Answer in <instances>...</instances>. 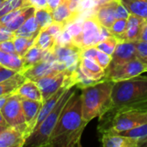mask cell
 <instances>
[{
	"label": "cell",
	"mask_w": 147,
	"mask_h": 147,
	"mask_svg": "<svg viewBox=\"0 0 147 147\" xmlns=\"http://www.w3.org/2000/svg\"><path fill=\"white\" fill-rule=\"evenodd\" d=\"M78 88L65 103L52 132L48 147H80L87 122L83 118L81 92Z\"/></svg>",
	"instance_id": "6da1fadb"
},
{
	"label": "cell",
	"mask_w": 147,
	"mask_h": 147,
	"mask_svg": "<svg viewBox=\"0 0 147 147\" xmlns=\"http://www.w3.org/2000/svg\"><path fill=\"white\" fill-rule=\"evenodd\" d=\"M126 108L147 109V77L139 75L114 83L111 104L107 110L115 111Z\"/></svg>",
	"instance_id": "7a4b0ae2"
},
{
	"label": "cell",
	"mask_w": 147,
	"mask_h": 147,
	"mask_svg": "<svg viewBox=\"0 0 147 147\" xmlns=\"http://www.w3.org/2000/svg\"><path fill=\"white\" fill-rule=\"evenodd\" d=\"M114 83L111 79L103 78L81 89L83 118L87 122L99 117L110 107Z\"/></svg>",
	"instance_id": "3957f363"
},
{
	"label": "cell",
	"mask_w": 147,
	"mask_h": 147,
	"mask_svg": "<svg viewBox=\"0 0 147 147\" xmlns=\"http://www.w3.org/2000/svg\"><path fill=\"white\" fill-rule=\"evenodd\" d=\"M147 122V109L126 108L115 111L106 110L99 116V134H119Z\"/></svg>",
	"instance_id": "277c9868"
},
{
	"label": "cell",
	"mask_w": 147,
	"mask_h": 147,
	"mask_svg": "<svg viewBox=\"0 0 147 147\" xmlns=\"http://www.w3.org/2000/svg\"><path fill=\"white\" fill-rule=\"evenodd\" d=\"M77 89V86H73L65 90L49 115L26 139L23 147H48L50 136L59 120L60 113Z\"/></svg>",
	"instance_id": "5b68a950"
},
{
	"label": "cell",
	"mask_w": 147,
	"mask_h": 147,
	"mask_svg": "<svg viewBox=\"0 0 147 147\" xmlns=\"http://www.w3.org/2000/svg\"><path fill=\"white\" fill-rule=\"evenodd\" d=\"M102 29L103 27L100 25L95 16L88 18L82 24L81 33L72 37V43L80 49L96 46L102 40Z\"/></svg>",
	"instance_id": "8992f818"
},
{
	"label": "cell",
	"mask_w": 147,
	"mask_h": 147,
	"mask_svg": "<svg viewBox=\"0 0 147 147\" xmlns=\"http://www.w3.org/2000/svg\"><path fill=\"white\" fill-rule=\"evenodd\" d=\"M144 72H147V65L135 58L114 68L109 72H106L104 78L111 79L114 82H117L129 79L131 78L141 75Z\"/></svg>",
	"instance_id": "52a82bcc"
},
{
	"label": "cell",
	"mask_w": 147,
	"mask_h": 147,
	"mask_svg": "<svg viewBox=\"0 0 147 147\" xmlns=\"http://www.w3.org/2000/svg\"><path fill=\"white\" fill-rule=\"evenodd\" d=\"M70 73L67 70L53 71L35 81L40 90L43 102L53 95L59 88L64 86L65 78Z\"/></svg>",
	"instance_id": "ba28073f"
},
{
	"label": "cell",
	"mask_w": 147,
	"mask_h": 147,
	"mask_svg": "<svg viewBox=\"0 0 147 147\" xmlns=\"http://www.w3.org/2000/svg\"><path fill=\"white\" fill-rule=\"evenodd\" d=\"M0 111L6 122L10 127H17L27 124L22 107L21 98L15 93L9 96Z\"/></svg>",
	"instance_id": "9c48e42d"
},
{
	"label": "cell",
	"mask_w": 147,
	"mask_h": 147,
	"mask_svg": "<svg viewBox=\"0 0 147 147\" xmlns=\"http://www.w3.org/2000/svg\"><path fill=\"white\" fill-rule=\"evenodd\" d=\"M111 57V62L105 69V73L136 58V47L134 41H119Z\"/></svg>",
	"instance_id": "30bf717a"
},
{
	"label": "cell",
	"mask_w": 147,
	"mask_h": 147,
	"mask_svg": "<svg viewBox=\"0 0 147 147\" xmlns=\"http://www.w3.org/2000/svg\"><path fill=\"white\" fill-rule=\"evenodd\" d=\"M28 125L9 126L0 133V147H23L27 134Z\"/></svg>",
	"instance_id": "8fae6325"
},
{
	"label": "cell",
	"mask_w": 147,
	"mask_h": 147,
	"mask_svg": "<svg viewBox=\"0 0 147 147\" xmlns=\"http://www.w3.org/2000/svg\"><path fill=\"white\" fill-rule=\"evenodd\" d=\"M20 98H21V102H22V107L23 113H24V116H25V121L28 125L27 134L28 137L34 127L35 121H36L38 114L41 109L43 102L30 100V99L21 97V96Z\"/></svg>",
	"instance_id": "7c38bea8"
},
{
	"label": "cell",
	"mask_w": 147,
	"mask_h": 147,
	"mask_svg": "<svg viewBox=\"0 0 147 147\" xmlns=\"http://www.w3.org/2000/svg\"><path fill=\"white\" fill-rule=\"evenodd\" d=\"M120 1V0H119ZM119 1H113L99 4L98 9L95 16L101 26L109 29L115 22L116 18V6Z\"/></svg>",
	"instance_id": "4fadbf2b"
},
{
	"label": "cell",
	"mask_w": 147,
	"mask_h": 147,
	"mask_svg": "<svg viewBox=\"0 0 147 147\" xmlns=\"http://www.w3.org/2000/svg\"><path fill=\"white\" fill-rule=\"evenodd\" d=\"M147 20L130 14L128 18H127V29L125 33L121 35L120 38V41H136L140 40V33L143 25Z\"/></svg>",
	"instance_id": "5bb4252c"
},
{
	"label": "cell",
	"mask_w": 147,
	"mask_h": 147,
	"mask_svg": "<svg viewBox=\"0 0 147 147\" xmlns=\"http://www.w3.org/2000/svg\"><path fill=\"white\" fill-rule=\"evenodd\" d=\"M53 19L54 22L60 23L66 27V25L78 17L79 12H74L69 6V0H61L60 3L52 10Z\"/></svg>",
	"instance_id": "9a60e30c"
},
{
	"label": "cell",
	"mask_w": 147,
	"mask_h": 147,
	"mask_svg": "<svg viewBox=\"0 0 147 147\" xmlns=\"http://www.w3.org/2000/svg\"><path fill=\"white\" fill-rule=\"evenodd\" d=\"M101 142L103 147H137L138 140L116 134H102Z\"/></svg>",
	"instance_id": "2e32d148"
},
{
	"label": "cell",
	"mask_w": 147,
	"mask_h": 147,
	"mask_svg": "<svg viewBox=\"0 0 147 147\" xmlns=\"http://www.w3.org/2000/svg\"><path fill=\"white\" fill-rule=\"evenodd\" d=\"M53 60L54 59H42L40 62L34 65L31 68L24 71L22 74L26 78L35 82L41 77L54 71Z\"/></svg>",
	"instance_id": "e0dca14e"
},
{
	"label": "cell",
	"mask_w": 147,
	"mask_h": 147,
	"mask_svg": "<svg viewBox=\"0 0 147 147\" xmlns=\"http://www.w3.org/2000/svg\"><path fill=\"white\" fill-rule=\"evenodd\" d=\"M79 67L85 76L93 80L99 81L105 77V71L94 59L80 58Z\"/></svg>",
	"instance_id": "ac0fdd59"
},
{
	"label": "cell",
	"mask_w": 147,
	"mask_h": 147,
	"mask_svg": "<svg viewBox=\"0 0 147 147\" xmlns=\"http://www.w3.org/2000/svg\"><path fill=\"white\" fill-rule=\"evenodd\" d=\"M14 93L23 98L43 102L42 95L37 84L28 78L16 89Z\"/></svg>",
	"instance_id": "d6986e66"
},
{
	"label": "cell",
	"mask_w": 147,
	"mask_h": 147,
	"mask_svg": "<svg viewBox=\"0 0 147 147\" xmlns=\"http://www.w3.org/2000/svg\"><path fill=\"white\" fill-rule=\"evenodd\" d=\"M46 52L40 49L38 46L35 44L32 46L27 53L22 57V65H23V70L21 73H22L24 71L31 68L34 65L40 62L42 59H44Z\"/></svg>",
	"instance_id": "ffe728a7"
},
{
	"label": "cell",
	"mask_w": 147,
	"mask_h": 147,
	"mask_svg": "<svg viewBox=\"0 0 147 147\" xmlns=\"http://www.w3.org/2000/svg\"><path fill=\"white\" fill-rule=\"evenodd\" d=\"M35 8L32 5H28L23 8L21 13H19L17 16H16L11 21L9 22L3 24L8 30L10 32H16L31 16L34 15Z\"/></svg>",
	"instance_id": "44dd1931"
},
{
	"label": "cell",
	"mask_w": 147,
	"mask_h": 147,
	"mask_svg": "<svg viewBox=\"0 0 147 147\" xmlns=\"http://www.w3.org/2000/svg\"><path fill=\"white\" fill-rule=\"evenodd\" d=\"M0 65L18 72H22L23 70L22 58L16 53H11L0 51Z\"/></svg>",
	"instance_id": "7402d4cb"
},
{
	"label": "cell",
	"mask_w": 147,
	"mask_h": 147,
	"mask_svg": "<svg viewBox=\"0 0 147 147\" xmlns=\"http://www.w3.org/2000/svg\"><path fill=\"white\" fill-rule=\"evenodd\" d=\"M40 31L38 22L34 15L31 16L16 32V36L25 37H36Z\"/></svg>",
	"instance_id": "603a6c76"
},
{
	"label": "cell",
	"mask_w": 147,
	"mask_h": 147,
	"mask_svg": "<svg viewBox=\"0 0 147 147\" xmlns=\"http://www.w3.org/2000/svg\"><path fill=\"white\" fill-rule=\"evenodd\" d=\"M25 76L18 72L12 78L0 83V96L9 94H13L16 89L26 80Z\"/></svg>",
	"instance_id": "cb8c5ba5"
},
{
	"label": "cell",
	"mask_w": 147,
	"mask_h": 147,
	"mask_svg": "<svg viewBox=\"0 0 147 147\" xmlns=\"http://www.w3.org/2000/svg\"><path fill=\"white\" fill-rule=\"evenodd\" d=\"M130 14L147 20V0H120Z\"/></svg>",
	"instance_id": "d4e9b609"
},
{
	"label": "cell",
	"mask_w": 147,
	"mask_h": 147,
	"mask_svg": "<svg viewBox=\"0 0 147 147\" xmlns=\"http://www.w3.org/2000/svg\"><path fill=\"white\" fill-rule=\"evenodd\" d=\"M35 45L45 52L53 53L56 45V38L52 35L47 28L40 29L39 34L36 37Z\"/></svg>",
	"instance_id": "484cf974"
},
{
	"label": "cell",
	"mask_w": 147,
	"mask_h": 147,
	"mask_svg": "<svg viewBox=\"0 0 147 147\" xmlns=\"http://www.w3.org/2000/svg\"><path fill=\"white\" fill-rule=\"evenodd\" d=\"M37 37V36H36ZM36 37H25V36H16L13 39L16 53L22 58L27 53V51L35 44Z\"/></svg>",
	"instance_id": "4316f807"
},
{
	"label": "cell",
	"mask_w": 147,
	"mask_h": 147,
	"mask_svg": "<svg viewBox=\"0 0 147 147\" xmlns=\"http://www.w3.org/2000/svg\"><path fill=\"white\" fill-rule=\"evenodd\" d=\"M34 16L40 29L47 28L53 22L52 10L49 9H35Z\"/></svg>",
	"instance_id": "83f0119b"
},
{
	"label": "cell",
	"mask_w": 147,
	"mask_h": 147,
	"mask_svg": "<svg viewBox=\"0 0 147 147\" xmlns=\"http://www.w3.org/2000/svg\"><path fill=\"white\" fill-rule=\"evenodd\" d=\"M30 5L28 0H3L0 3V17L19 8Z\"/></svg>",
	"instance_id": "f1b7e54d"
},
{
	"label": "cell",
	"mask_w": 147,
	"mask_h": 147,
	"mask_svg": "<svg viewBox=\"0 0 147 147\" xmlns=\"http://www.w3.org/2000/svg\"><path fill=\"white\" fill-rule=\"evenodd\" d=\"M118 43H119L118 39H116L115 36L110 34V35L107 36L106 38H104L103 40H100L96 45V47L103 53H106L109 55H112L113 53L115 52Z\"/></svg>",
	"instance_id": "f546056e"
},
{
	"label": "cell",
	"mask_w": 147,
	"mask_h": 147,
	"mask_svg": "<svg viewBox=\"0 0 147 147\" xmlns=\"http://www.w3.org/2000/svg\"><path fill=\"white\" fill-rule=\"evenodd\" d=\"M116 134H121V135H123L126 137H129V138L134 139L139 141V140L147 137V122L135 127V128H133V129H130L127 131H124V132H121V133H119Z\"/></svg>",
	"instance_id": "4dcf8cb0"
},
{
	"label": "cell",
	"mask_w": 147,
	"mask_h": 147,
	"mask_svg": "<svg viewBox=\"0 0 147 147\" xmlns=\"http://www.w3.org/2000/svg\"><path fill=\"white\" fill-rule=\"evenodd\" d=\"M127 25V19H116L112 26L108 29L109 34L120 41V38L125 33Z\"/></svg>",
	"instance_id": "1f68e13d"
},
{
	"label": "cell",
	"mask_w": 147,
	"mask_h": 147,
	"mask_svg": "<svg viewBox=\"0 0 147 147\" xmlns=\"http://www.w3.org/2000/svg\"><path fill=\"white\" fill-rule=\"evenodd\" d=\"M136 47V58L147 65V41L136 40L134 41Z\"/></svg>",
	"instance_id": "d6a6232c"
},
{
	"label": "cell",
	"mask_w": 147,
	"mask_h": 147,
	"mask_svg": "<svg viewBox=\"0 0 147 147\" xmlns=\"http://www.w3.org/2000/svg\"><path fill=\"white\" fill-rule=\"evenodd\" d=\"M111 55L103 53L100 50L97 51L96 53V61L97 62V64L105 71V69L109 65L110 62H111Z\"/></svg>",
	"instance_id": "836d02e7"
},
{
	"label": "cell",
	"mask_w": 147,
	"mask_h": 147,
	"mask_svg": "<svg viewBox=\"0 0 147 147\" xmlns=\"http://www.w3.org/2000/svg\"><path fill=\"white\" fill-rule=\"evenodd\" d=\"M97 51H98V49L96 47V46L84 47V48H81L80 51H79V57L80 58L91 59L96 60Z\"/></svg>",
	"instance_id": "e575fe53"
},
{
	"label": "cell",
	"mask_w": 147,
	"mask_h": 147,
	"mask_svg": "<svg viewBox=\"0 0 147 147\" xmlns=\"http://www.w3.org/2000/svg\"><path fill=\"white\" fill-rule=\"evenodd\" d=\"M16 73H18V71L12 70V69H9L0 65V83L12 78Z\"/></svg>",
	"instance_id": "d590c367"
},
{
	"label": "cell",
	"mask_w": 147,
	"mask_h": 147,
	"mask_svg": "<svg viewBox=\"0 0 147 147\" xmlns=\"http://www.w3.org/2000/svg\"><path fill=\"white\" fill-rule=\"evenodd\" d=\"M116 18L117 19H127L130 13L127 9V8L122 4L121 1L118 2L116 6Z\"/></svg>",
	"instance_id": "8d00e7d4"
},
{
	"label": "cell",
	"mask_w": 147,
	"mask_h": 147,
	"mask_svg": "<svg viewBox=\"0 0 147 147\" xmlns=\"http://www.w3.org/2000/svg\"><path fill=\"white\" fill-rule=\"evenodd\" d=\"M65 28L71 34V35L72 37H75V36H77L78 34H79L81 33V31H82V25H80L79 23L71 22L68 23Z\"/></svg>",
	"instance_id": "74e56055"
},
{
	"label": "cell",
	"mask_w": 147,
	"mask_h": 147,
	"mask_svg": "<svg viewBox=\"0 0 147 147\" xmlns=\"http://www.w3.org/2000/svg\"><path fill=\"white\" fill-rule=\"evenodd\" d=\"M65 26L60 24V23H58V22H53L49 27L47 28V30L52 34L53 35L55 38H57V36L65 29Z\"/></svg>",
	"instance_id": "f35d334b"
},
{
	"label": "cell",
	"mask_w": 147,
	"mask_h": 147,
	"mask_svg": "<svg viewBox=\"0 0 147 147\" xmlns=\"http://www.w3.org/2000/svg\"><path fill=\"white\" fill-rule=\"evenodd\" d=\"M0 51L4 53H16L13 40H8L0 42Z\"/></svg>",
	"instance_id": "ab89813d"
},
{
	"label": "cell",
	"mask_w": 147,
	"mask_h": 147,
	"mask_svg": "<svg viewBox=\"0 0 147 147\" xmlns=\"http://www.w3.org/2000/svg\"><path fill=\"white\" fill-rule=\"evenodd\" d=\"M28 2L35 9H49L47 0H28Z\"/></svg>",
	"instance_id": "60d3db41"
},
{
	"label": "cell",
	"mask_w": 147,
	"mask_h": 147,
	"mask_svg": "<svg viewBox=\"0 0 147 147\" xmlns=\"http://www.w3.org/2000/svg\"><path fill=\"white\" fill-rule=\"evenodd\" d=\"M140 40H143V41H147V21L145 22V24L142 27Z\"/></svg>",
	"instance_id": "b9f144b4"
},
{
	"label": "cell",
	"mask_w": 147,
	"mask_h": 147,
	"mask_svg": "<svg viewBox=\"0 0 147 147\" xmlns=\"http://www.w3.org/2000/svg\"><path fill=\"white\" fill-rule=\"evenodd\" d=\"M60 2H61V0H47V4H48L49 9H51V10L54 9L60 3Z\"/></svg>",
	"instance_id": "7bdbcfd3"
},
{
	"label": "cell",
	"mask_w": 147,
	"mask_h": 147,
	"mask_svg": "<svg viewBox=\"0 0 147 147\" xmlns=\"http://www.w3.org/2000/svg\"><path fill=\"white\" fill-rule=\"evenodd\" d=\"M12 94H9V95H4V96H0V110L2 109V108L3 107L5 102L7 101V99L9 98V96H11Z\"/></svg>",
	"instance_id": "ee69618b"
},
{
	"label": "cell",
	"mask_w": 147,
	"mask_h": 147,
	"mask_svg": "<svg viewBox=\"0 0 147 147\" xmlns=\"http://www.w3.org/2000/svg\"><path fill=\"white\" fill-rule=\"evenodd\" d=\"M137 147H147V137L138 141Z\"/></svg>",
	"instance_id": "f6af8a7d"
},
{
	"label": "cell",
	"mask_w": 147,
	"mask_h": 147,
	"mask_svg": "<svg viewBox=\"0 0 147 147\" xmlns=\"http://www.w3.org/2000/svg\"><path fill=\"white\" fill-rule=\"evenodd\" d=\"M0 126H9L8 123L6 122V121L4 120V118H3L1 111H0Z\"/></svg>",
	"instance_id": "bcb514c9"
},
{
	"label": "cell",
	"mask_w": 147,
	"mask_h": 147,
	"mask_svg": "<svg viewBox=\"0 0 147 147\" xmlns=\"http://www.w3.org/2000/svg\"><path fill=\"white\" fill-rule=\"evenodd\" d=\"M98 4H102V3H109V2H113V1H119V0H96Z\"/></svg>",
	"instance_id": "7dc6e473"
},
{
	"label": "cell",
	"mask_w": 147,
	"mask_h": 147,
	"mask_svg": "<svg viewBox=\"0 0 147 147\" xmlns=\"http://www.w3.org/2000/svg\"><path fill=\"white\" fill-rule=\"evenodd\" d=\"M9 126H0V133L2 132V131H3L6 127H8Z\"/></svg>",
	"instance_id": "c3c4849f"
},
{
	"label": "cell",
	"mask_w": 147,
	"mask_h": 147,
	"mask_svg": "<svg viewBox=\"0 0 147 147\" xmlns=\"http://www.w3.org/2000/svg\"><path fill=\"white\" fill-rule=\"evenodd\" d=\"M3 1V0H0V3H2Z\"/></svg>",
	"instance_id": "681fc988"
}]
</instances>
